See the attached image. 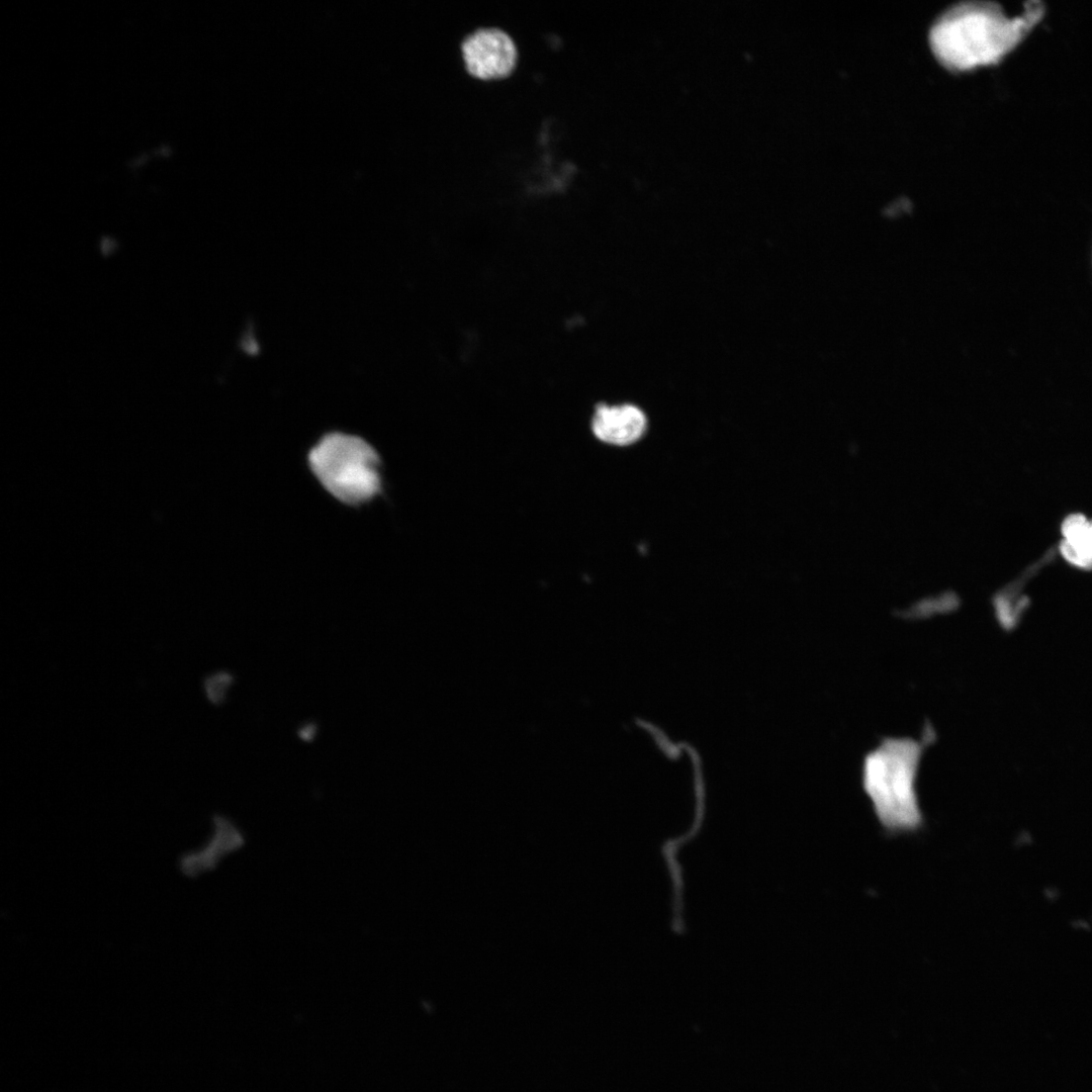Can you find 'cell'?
I'll return each instance as SVG.
<instances>
[{
	"label": "cell",
	"mask_w": 1092,
	"mask_h": 1092,
	"mask_svg": "<svg viewBox=\"0 0 1092 1092\" xmlns=\"http://www.w3.org/2000/svg\"><path fill=\"white\" fill-rule=\"evenodd\" d=\"M464 72L480 82L504 81L518 69L520 49L514 36L498 26H480L460 40Z\"/></svg>",
	"instance_id": "277c9868"
},
{
	"label": "cell",
	"mask_w": 1092,
	"mask_h": 1092,
	"mask_svg": "<svg viewBox=\"0 0 1092 1092\" xmlns=\"http://www.w3.org/2000/svg\"><path fill=\"white\" fill-rule=\"evenodd\" d=\"M307 460L326 491L346 505H361L380 492L379 456L360 437L327 434L309 450Z\"/></svg>",
	"instance_id": "7a4b0ae2"
},
{
	"label": "cell",
	"mask_w": 1092,
	"mask_h": 1092,
	"mask_svg": "<svg viewBox=\"0 0 1092 1092\" xmlns=\"http://www.w3.org/2000/svg\"><path fill=\"white\" fill-rule=\"evenodd\" d=\"M894 745L881 748L867 761L864 791L883 828L892 834L915 832L923 814L915 790L914 761L897 759Z\"/></svg>",
	"instance_id": "3957f363"
},
{
	"label": "cell",
	"mask_w": 1092,
	"mask_h": 1092,
	"mask_svg": "<svg viewBox=\"0 0 1092 1092\" xmlns=\"http://www.w3.org/2000/svg\"><path fill=\"white\" fill-rule=\"evenodd\" d=\"M1044 14L1030 1L1014 14L994 2L958 4L942 13L929 33L930 48L947 69L967 71L1001 61L1033 29Z\"/></svg>",
	"instance_id": "6da1fadb"
},
{
	"label": "cell",
	"mask_w": 1092,
	"mask_h": 1092,
	"mask_svg": "<svg viewBox=\"0 0 1092 1092\" xmlns=\"http://www.w3.org/2000/svg\"><path fill=\"white\" fill-rule=\"evenodd\" d=\"M592 432L601 442L626 446L638 441L645 433L647 419L636 405L606 404L596 406L590 422Z\"/></svg>",
	"instance_id": "5b68a950"
},
{
	"label": "cell",
	"mask_w": 1092,
	"mask_h": 1092,
	"mask_svg": "<svg viewBox=\"0 0 1092 1092\" xmlns=\"http://www.w3.org/2000/svg\"><path fill=\"white\" fill-rule=\"evenodd\" d=\"M315 728L316 727L312 723L306 724L305 726L301 727V729L299 731L300 738H302L305 741H309L310 739L313 738V736L315 734Z\"/></svg>",
	"instance_id": "ba28073f"
},
{
	"label": "cell",
	"mask_w": 1092,
	"mask_h": 1092,
	"mask_svg": "<svg viewBox=\"0 0 1092 1092\" xmlns=\"http://www.w3.org/2000/svg\"><path fill=\"white\" fill-rule=\"evenodd\" d=\"M233 682V676L225 671H219L209 675L205 682V692L209 701L220 704L226 695V691Z\"/></svg>",
	"instance_id": "52a82bcc"
},
{
	"label": "cell",
	"mask_w": 1092,
	"mask_h": 1092,
	"mask_svg": "<svg viewBox=\"0 0 1092 1092\" xmlns=\"http://www.w3.org/2000/svg\"><path fill=\"white\" fill-rule=\"evenodd\" d=\"M1062 532L1065 540L1061 550L1066 559L1077 566L1092 567V522L1073 515L1063 523Z\"/></svg>",
	"instance_id": "8992f818"
}]
</instances>
